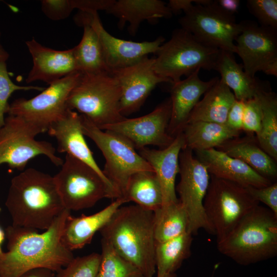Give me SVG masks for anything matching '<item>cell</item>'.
<instances>
[{
	"label": "cell",
	"instance_id": "cell-14",
	"mask_svg": "<svg viewBox=\"0 0 277 277\" xmlns=\"http://www.w3.org/2000/svg\"><path fill=\"white\" fill-rule=\"evenodd\" d=\"M242 23V31L235 45V53L243 62L244 71L252 78L259 71L276 77L277 30L251 21Z\"/></svg>",
	"mask_w": 277,
	"mask_h": 277
},
{
	"label": "cell",
	"instance_id": "cell-21",
	"mask_svg": "<svg viewBox=\"0 0 277 277\" xmlns=\"http://www.w3.org/2000/svg\"><path fill=\"white\" fill-rule=\"evenodd\" d=\"M185 148L182 132L178 134L168 147L160 149L144 147L139 154L152 167L161 185L163 205L179 201L175 191V180L179 173V156Z\"/></svg>",
	"mask_w": 277,
	"mask_h": 277
},
{
	"label": "cell",
	"instance_id": "cell-23",
	"mask_svg": "<svg viewBox=\"0 0 277 277\" xmlns=\"http://www.w3.org/2000/svg\"><path fill=\"white\" fill-rule=\"evenodd\" d=\"M124 203V200L119 198L92 215L83 214L75 217L70 214L66 219L61 237L63 244L71 251L89 244L95 233L105 226L116 210Z\"/></svg>",
	"mask_w": 277,
	"mask_h": 277
},
{
	"label": "cell",
	"instance_id": "cell-12",
	"mask_svg": "<svg viewBox=\"0 0 277 277\" xmlns=\"http://www.w3.org/2000/svg\"><path fill=\"white\" fill-rule=\"evenodd\" d=\"M179 167L180 180L175 191L188 215V232L195 235L203 229L214 235L203 206L210 179L206 166L193 156L192 150L185 148L180 154Z\"/></svg>",
	"mask_w": 277,
	"mask_h": 277
},
{
	"label": "cell",
	"instance_id": "cell-15",
	"mask_svg": "<svg viewBox=\"0 0 277 277\" xmlns=\"http://www.w3.org/2000/svg\"><path fill=\"white\" fill-rule=\"evenodd\" d=\"M171 113V103L169 98L147 114L133 118L125 117L99 128L122 135L138 150L149 145L163 149L170 145L174 139L167 132Z\"/></svg>",
	"mask_w": 277,
	"mask_h": 277
},
{
	"label": "cell",
	"instance_id": "cell-39",
	"mask_svg": "<svg viewBox=\"0 0 277 277\" xmlns=\"http://www.w3.org/2000/svg\"><path fill=\"white\" fill-rule=\"evenodd\" d=\"M41 2L43 12L53 21L65 19L74 9L71 0H43Z\"/></svg>",
	"mask_w": 277,
	"mask_h": 277
},
{
	"label": "cell",
	"instance_id": "cell-5",
	"mask_svg": "<svg viewBox=\"0 0 277 277\" xmlns=\"http://www.w3.org/2000/svg\"><path fill=\"white\" fill-rule=\"evenodd\" d=\"M121 94L118 81L109 72L81 73L66 103L100 128L126 117L120 110Z\"/></svg>",
	"mask_w": 277,
	"mask_h": 277
},
{
	"label": "cell",
	"instance_id": "cell-1",
	"mask_svg": "<svg viewBox=\"0 0 277 277\" xmlns=\"http://www.w3.org/2000/svg\"><path fill=\"white\" fill-rule=\"evenodd\" d=\"M70 212L65 209L42 233L8 226L5 231L7 251L0 253V277H19L37 268L56 273L70 263L74 257L72 251L63 244L61 237Z\"/></svg>",
	"mask_w": 277,
	"mask_h": 277
},
{
	"label": "cell",
	"instance_id": "cell-25",
	"mask_svg": "<svg viewBox=\"0 0 277 277\" xmlns=\"http://www.w3.org/2000/svg\"><path fill=\"white\" fill-rule=\"evenodd\" d=\"M216 149L243 161L270 181L276 177V162L262 149L253 135L230 140Z\"/></svg>",
	"mask_w": 277,
	"mask_h": 277
},
{
	"label": "cell",
	"instance_id": "cell-16",
	"mask_svg": "<svg viewBox=\"0 0 277 277\" xmlns=\"http://www.w3.org/2000/svg\"><path fill=\"white\" fill-rule=\"evenodd\" d=\"M75 22L90 25L98 36L105 64L109 71L133 65L151 53L156 54L165 39L159 36L150 42H135L120 39L109 34L104 28L97 12H80Z\"/></svg>",
	"mask_w": 277,
	"mask_h": 277
},
{
	"label": "cell",
	"instance_id": "cell-8",
	"mask_svg": "<svg viewBox=\"0 0 277 277\" xmlns=\"http://www.w3.org/2000/svg\"><path fill=\"white\" fill-rule=\"evenodd\" d=\"M259 204L246 187L210 175L203 206L216 243Z\"/></svg>",
	"mask_w": 277,
	"mask_h": 277
},
{
	"label": "cell",
	"instance_id": "cell-4",
	"mask_svg": "<svg viewBox=\"0 0 277 277\" xmlns=\"http://www.w3.org/2000/svg\"><path fill=\"white\" fill-rule=\"evenodd\" d=\"M217 248L238 264L247 266L277 255V216L259 205L221 241Z\"/></svg>",
	"mask_w": 277,
	"mask_h": 277
},
{
	"label": "cell",
	"instance_id": "cell-18",
	"mask_svg": "<svg viewBox=\"0 0 277 277\" xmlns=\"http://www.w3.org/2000/svg\"><path fill=\"white\" fill-rule=\"evenodd\" d=\"M200 69L183 80L172 84L170 90L171 113L167 132L175 138L187 124L189 116L200 97L216 82L219 77L204 81L199 77Z\"/></svg>",
	"mask_w": 277,
	"mask_h": 277
},
{
	"label": "cell",
	"instance_id": "cell-34",
	"mask_svg": "<svg viewBox=\"0 0 277 277\" xmlns=\"http://www.w3.org/2000/svg\"><path fill=\"white\" fill-rule=\"evenodd\" d=\"M101 261L96 277H143L134 265L123 258L112 245L101 240Z\"/></svg>",
	"mask_w": 277,
	"mask_h": 277
},
{
	"label": "cell",
	"instance_id": "cell-10",
	"mask_svg": "<svg viewBox=\"0 0 277 277\" xmlns=\"http://www.w3.org/2000/svg\"><path fill=\"white\" fill-rule=\"evenodd\" d=\"M184 13L179 20L181 28L209 46L235 53L234 41L242 31V22L238 23L216 1L197 0Z\"/></svg>",
	"mask_w": 277,
	"mask_h": 277
},
{
	"label": "cell",
	"instance_id": "cell-19",
	"mask_svg": "<svg viewBox=\"0 0 277 277\" xmlns=\"http://www.w3.org/2000/svg\"><path fill=\"white\" fill-rule=\"evenodd\" d=\"M47 131L56 139L58 152H65L89 166L116 192L98 166L86 143L81 114L68 109L62 118L49 127Z\"/></svg>",
	"mask_w": 277,
	"mask_h": 277
},
{
	"label": "cell",
	"instance_id": "cell-33",
	"mask_svg": "<svg viewBox=\"0 0 277 277\" xmlns=\"http://www.w3.org/2000/svg\"><path fill=\"white\" fill-rule=\"evenodd\" d=\"M82 26L84 28L82 38L79 44L72 48L78 71L83 73L109 72L97 33L88 24Z\"/></svg>",
	"mask_w": 277,
	"mask_h": 277
},
{
	"label": "cell",
	"instance_id": "cell-36",
	"mask_svg": "<svg viewBox=\"0 0 277 277\" xmlns=\"http://www.w3.org/2000/svg\"><path fill=\"white\" fill-rule=\"evenodd\" d=\"M44 89L38 86L16 85L9 76L6 62H0V129L5 123V114L8 112L9 106L8 100L14 92L32 90L42 91Z\"/></svg>",
	"mask_w": 277,
	"mask_h": 277
},
{
	"label": "cell",
	"instance_id": "cell-11",
	"mask_svg": "<svg viewBox=\"0 0 277 277\" xmlns=\"http://www.w3.org/2000/svg\"><path fill=\"white\" fill-rule=\"evenodd\" d=\"M42 133L23 118L8 115L0 129V165L7 164L10 168L22 171L30 160L44 155L54 165L61 166L64 160L56 155L53 145L35 139Z\"/></svg>",
	"mask_w": 277,
	"mask_h": 277
},
{
	"label": "cell",
	"instance_id": "cell-35",
	"mask_svg": "<svg viewBox=\"0 0 277 277\" xmlns=\"http://www.w3.org/2000/svg\"><path fill=\"white\" fill-rule=\"evenodd\" d=\"M101 261L97 253L74 258L56 273V277H96Z\"/></svg>",
	"mask_w": 277,
	"mask_h": 277
},
{
	"label": "cell",
	"instance_id": "cell-38",
	"mask_svg": "<svg viewBox=\"0 0 277 277\" xmlns=\"http://www.w3.org/2000/svg\"><path fill=\"white\" fill-rule=\"evenodd\" d=\"M262 115L260 101L255 94L254 97L245 101L242 130L257 135L261 129Z\"/></svg>",
	"mask_w": 277,
	"mask_h": 277
},
{
	"label": "cell",
	"instance_id": "cell-27",
	"mask_svg": "<svg viewBox=\"0 0 277 277\" xmlns=\"http://www.w3.org/2000/svg\"><path fill=\"white\" fill-rule=\"evenodd\" d=\"M233 54L221 50L214 70L220 74V79L232 91L236 100L246 101L254 97L257 91L266 84L246 74Z\"/></svg>",
	"mask_w": 277,
	"mask_h": 277
},
{
	"label": "cell",
	"instance_id": "cell-41",
	"mask_svg": "<svg viewBox=\"0 0 277 277\" xmlns=\"http://www.w3.org/2000/svg\"><path fill=\"white\" fill-rule=\"evenodd\" d=\"M115 0H72L74 9L86 13L97 12L99 10L108 9L114 3Z\"/></svg>",
	"mask_w": 277,
	"mask_h": 277
},
{
	"label": "cell",
	"instance_id": "cell-37",
	"mask_svg": "<svg viewBox=\"0 0 277 277\" xmlns=\"http://www.w3.org/2000/svg\"><path fill=\"white\" fill-rule=\"evenodd\" d=\"M246 6L260 25L277 30L276 0H247Z\"/></svg>",
	"mask_w": 277,
	"mask_h": 277
},
{
	"label": "cell",
	"instance_id": "cell-43",
	"mask_svg": "<svg viewBox=\"0 0 277 277\" xmlns=\"http://www.w3.org/2000/svg\"><path fill=\"white\" fill-rule=\"evenodd\" d=\"M196 0H170L167 6L172 14H176L181 11L184 12L189 9L195 2Z\"/></svg>",
	"mask_w": 277,
	"mask_h": 277
},
{
	"label": "cell",
	"instance_id": "cell-2",
	"mask_svg": "<svg viewBox=\"0 0 277 277\" xmlns=\"http://www.w3.org/2000/svg\"><path fill=\"white\" fill-rule=\"evenodd\" d=\"M5 206L12 225L44 231L66 209L53 176L33 168L12 179Z\"/></svg>",
	"mask_w": 277,
	"mask_h": 277
},
{
	"label": "cell",
	"instance_id": "cell-47",
	"mask_svg": "<svg viewBox=\"0 0 277 277\" xmlns=\"http://www.w3.org/2000/svg\"><path fill=\"white\" fill-rule=\"evenodd\" d=\"M5 238L6 237L5 231L3 230V229L0 226V253L3 252L2 249V245Z\"/></svg>",
	"mask_w": 277,
	"mask_h": 277
},
{
	"label": "cell",
	"instance_id": "cell-30",
	"mask_svg": "<svg viewBox=\"0 0 277 277\" xmlns=\"http://www.w3.org/2000/svg\"><path fill=\"white\" fill-rule=\"evenodd\" d=\"M192 235L186 232L163 242H155L156 277L175 273L191 254Z\"/></svg>",
	"mask_w": 277,
	"mask_h": 277
},
{
	"label": "cell",
	"instance_id": "cell-49",
	"mask_svg": "<svg viewBox=\"0 0 277 277\" xmlns=\"http://www.w3.org/2000/svg\"><path fill=\"white\" fill-rule=\"evenodd\" d=\"M1 208H0V211H1Z\"/></svg>",
	"mask_w": 277,
	"mask_h": 277
},
{
	"label": "cell",
	"instance_id": "cell-28",
	"mask_svg": "<svg viewBox=\"0 0 277 277\" xmlns=\"http://www.w3.org/2000/svg\"><path fill=\"white\" fill-rule=\"evenodd\" d=\"M241 132L226 124L204 121L188 123L182 131L185 148L192 151L217 149L226 142L239 137Z\"/></svg>",
	"mask_w": 277,
	"mask_h": 277
},
{
	"label": "cell",
	"instance_id": "cell-24",
	"mask_svg": "<svg viewBox=\"0 0 277 277\" xmlns=\"http://www.w3.org/2000/svg\"><path fill=\"white\" fill-rule=\"evenodd\" d=\"M107 12L119 19V27L123 28L128 22V31L133 36L142 22L169 18L173 15L167 4L160 0L115 1Z\"/></svg>",
	"mask_w": 277,
	"mask_h": 277
},
{
	"label": "cell",
	"instance_id": "cell-20",
	"mask_svg": "<svg viewBox=\"0 0 277 277\" xmlns=\"http://www.w3.org/2000/svg\"><path fill=\"white\" fill-rule=\"evenodd\" d=\"M26 44L33 61L32 68L26 78L27 83L42 81L49 85L78 71L73 48L56 50L41 45L34 38Z\"/></svg>",
	"mask_w": 277,
	"mask_h": 277
},
{
	"label": "cell",
	"instance_id": "cell-45",
	"mask_svg": "<svg viewBox=\"0 0 277 277\" xmlns=\"http://www.w3.org/2000/svg\"><path fill=\"white\" fill-rule=\"evenodd\" d=\"M216 2L222 9L229 13L234 15L238 12L239 0H216Z\"/></svg>",
	"mask_w": 277,
	"mask_h": 277
},
{
	"label": "cell",
	"instance_id": "cell-6",
	"mask_svg": "<svg viewBox=\"0 0 277 277\" xmlns=\"http://www.w3.org/2000/svg\"><path fill=\"white\" fill-rule=\"evenodd\" d=\"M220 52V49L202 43L189 32L181 28L176 29L156 52L153 69L172 84L197 69L214 70Z\"/></svg>",
	"mask_w": 277,
	"mask_h": 277
},
{
	"label": "cell",
	"instance_id": "cell-3",
	"mask_svg": "<svg viewBox=\"0 0 277 277\" xmlns=\"http://www.w3.org/2000/svg\"><path fill=\"white\" fill-rule=\"evenodd\" d=\"M153 211L137 205L120 207L100 232L143 277L155 273Z\"/></svg>",
	"mask_w": 277,
	"mask_h": 277
},
{
	"label": "cell",
	"instance_id": "cell-17",
	"mask_svg": "<svg viewBox=\"0 0 277 277\" xmlns=\"http://www.w3.org/2000/svg\"><path fill=\"white\" fill-rule=\"evenodd\" d=\"M154 60L146 56L133 65L110 72L121 88L120 110L123 116L138 111L157 85L171 83L155 72Z\"/></svg>",
	"mask_w": 277,
	"mask_h": 277
},
{
	"label": "cell",
	"instance_id": "cell-44",
	"mask_svg": "<svg viewBox=\"0 0 277 277\" xmlns=\"http://www.w3.org/2000/svg\"><path fill=\"white\" fill-rule=\"evenodd\" d=\"M19 277H56V273L45 268H37L24 273Z\"/></svg>",
	"mask_w": 277,
	"mask_h": 277
},
{
	"label": "cell",
	"instance_id": "cell-48",
	"mask_svg": "<svg viewBox=\"0 0 277 277\" xmlns=\"http://www.w3.org/2000/svg\"><path fill=\"white\" fill-rule=\"evenodd\" d=\"M161 277H176V274L175 273L169 274L164 275Z\"/></svg>",
	"mask_w": 277,
	"mask_h": 277
},
{
	"label": "cell",
	"instance_id": "cell-32",
	"mask_svg": "<svg viewBox=\"0 0 277 277\" xmlns=\"http://www.w3.org/2000/svg\"><path fill=\"white\" fill-rule=\"evenodd\" d=\"M153 223L155 242H163L188 232V215L179 201L162 205L154 211Z\"/></svg>",
	"mask_w": 277,
	"mask_h": 277
},
{
	"label": "cell",
	"instance_id": "cell-7",
	"mask_svg": "<svg viewBox=\"0 0 277 277\" xmlns=\"http://www.w3.org/2000/svg\"><path fill=\"white\" fill-rule=\"evenodd\" d=\"M84 135L89 137L102 153L105 164L103 173L118 195L123 197L128 181L134 173L153 171L149 164L122 135L103 130L81 114Z\"/></svg>",
	"mask_w": 277,
	"mask_h": 277
},
{
	"label": "cell",
	"instance_id": "cell-46",
	"mask_svg": "<svg viewBox=\"0 0 277 277\" xmlns=\"http://www.w3.org/2000/svg\"><path fill=\"white\" fill-rule=\"evenodd\" d=\"M1 33L0 32V62H6L9 57V54L4 49L1 42Z\"/></svg>",
	"mask_w": 277,
	"mask_h": 277
},
{
	"label": "cell",
	"instance_id": "cell-9",
	"mask_svg": "<svg viewBox=\"0 0 277 277\" xmlns=\"http://www.w3.org/2000/svg\"><path fill=\"white\" fill-rule=\"evenodd\" d=\"M53 177L63 205L70 211L92 207L103 198H118L93 169L67 154Z\"/></svg>",
	"mask_w": 277,
	"mask_h": 277
},
{
	"label": "cell",
	"instance_id": "cell-29",
	"mask_svg": "<svg viewBox=\"0 0 277 277\" xmlns=\"http://www.w3.org/2000/svg\"><path fill=\"white\" fill-rule=\"evenodd\" d=\"M125 203L133 202L144 209L154 211L163 205L159 181L153 171L133 174L129 179L122 197Z\"/></svg>",
	"mask_w": 277,
	"mask_h": 277
},
{
	"label": "cell",
	"instance_id": "cell-31",
	"mask_svg": "<svg viewBox=\"0 0 277 277\" xmlns=\"http://www.w3.org/2000/svg\"><path fill=\"white\" fill-rule=\"evenodd\" d=\"M266 85L256 92L262 109L261 129L256 138L260 146L275 162L277 160V97Z\"/></svg>",
	"mask_w": 277,
	"mask_h": 277
},
{
	"label": "cell",
	"instance_id": "cell-13",
	"mask_svg": "<svg viewBox=\"0 0 277 277\" xmlns=\"http://www.w3.org/2000/svg\"><path fill=\"white\" fill-rule=\"evenodd\" d=\"M81 75L77 71L54 81L30 99L15 100L9 104L7 114L23 118L43 133L47 131L69 109L67 97Z\"/></svg>",
	"mask_w": 277,
	"mask_h": 277
},
{
	"label": "cell",
	"instance_id": "cell-42",
	"mask_svg": "<svg viewBox=\"0 0 277 277\" xmlns=\"http://www.w3.org/2000/svg\"><path fill=\"white\" fill-rule=\"evenodd\" d=\"M245 101L235 100L230 108L227 117L226 124L231 129L241 132Z\"/></svg>",
	"mask_w": 277,
	"mask_h": 277
},
{
	"label": "cell",
	"instance_id": "cell-40",
	"mask_svg": "<svg viewBox=\"0 0 277 277\" xmlns=\"http://www.w3.org/2000/svg\"><path fill=\"white\" fill-rule=\"evenodd\" d=\"M249 193L259 203L262 202L267 206L277 216V183L274 182L270 185L257 188L252 186L246 187Z\"/></svg>",
	"mask_w": 277,
	"mask_h": 277
},
{
	"label": "cell",
	"instance_id": "cell-22",
	"mask_svg": "<svg viewBox=\"0 0 277 277\" xmlns=\"http://www.w3.org/2000/svg\"><path fill=\"white\" fill-rule=\"evenodd\" d=\"M195 152L196 158L206 166L209 174L215 177L245 187L262 188L272 183L243 161L220 150L211 148Z\"/></svg>",
	"mask_w": 277,
	"mask_h": 277
},
{
	"label": "cell",
	"instance_id": "cell-26",
	"mask_svg": "<svg viewBox=\"0 0 277 277\" xmlns=\"http://www.w3.org/2000/svg\"><path fill=\"white\" fill-rule=\"evenodd\" d=\"M235 100L232 91L219 77L197 103L187 124L197 121L226 124L228 112Z\"/></svg>",
	"mask_w": 277,
	"mask_h": 277
}]
</instances>
